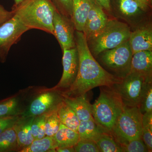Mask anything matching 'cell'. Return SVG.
<instances>
[{
  "mask_svg": "<svg viewBox=\"0 0 152 152\" xmlns=\"http://www.w3.org/2000/svg\"><path fill=\"white\" fill-rule=\"evenodd\" d=\"M75 42L79 56V67L75 80L63 96L75 97L86 95L96 87H111L122 79L106 70L93 56L83 32L75 31Z\"/></svg>",
  "mask_w": 152,
  "mask_h": 152,
  "instance_id": "obj_1",
  "label": "cell"
},
{
  "mask_svg": "<svg viewBox=\"0 0 152 152\" xmlns=\"http://www.w3.org/2000/svg\"><path fill=\"white\" fill-rule=\"evenodd\" d=\"M56 10L51 0H23L12 10L29 30H41L54 35L53 19Z\"/></svg>",
  "mask_w": 152,
  "mask_h": 152,
  "instance_id": "obj_2",
  "label": "cell"
},
{
  "mask_svg": "<svg viewBox=\"0 0 152 152\" xmlns=\"http://www.w3.org/2000/svg\"><path fill=\"white\" fill-rule=\"evenodd\" d=\"M100 87L99 96L92 105L93 118L104 132L112 134L124 105L112 86Z\"/></svg>",
  "mask_w": 152,
  "mask_h": 152,
  "instance_id": "obj_3",
  "label": "cell"
},
{
  "mask_svg": "<svg viewBox=\"0 0 152 152\" xmlns=\"http://www.w3.org/2000/svg\"><path fill=\"white\" fill-rule=\"evenodd\" d=\"M130 28L116 20H110L103 30L90 41L91 52L99 56L104 51L118 46L129 39Z\"/></svg>",
  "mask_w": 152,
  "mask_h": 152,
  "instance_id": "obj_4",
  "label": "cell"
},
{
  "mask_svg": "<svg viewBox=\"0 0 152 152\" xmlns=\"http://www.w3.org/2000/svg\"><path fill=\"white\" fill-rule=\"evenodd\" d=\"M142 115L138 107L124 106L112 134L119 143L142 138Z\"/></svg>",
  "mask_w": 152,
  "mask_h": 152,
  "instance_id": "obj_5",
  "label": "cell"
},
{
  "mask_svg": "<svg viewBox=\"0 0 152 152\" xmlns=\"http://www.w3.org/2000/svg\"><path fill=\"white\" fill-rule=\"evenodd\" d=\"M152 80L135 73L129 72L112 87L119 96L124 105L138 107L148 83Z\"/></svg>",
  "mask_w": 152,
  "mask_h": 152,
  "instance_id": "obj_6",
  "label": "cell"
},
{
  "mask_svg": "<svg viewBox=\"0 0 152 152\" xmlns=\"http://www.w3.org/2000/svg\"><path fill=\"white\" fill-rule=\"evenodd\" d=\"M99 55L103 64L113 72L116 77L122 79L129 73L133 53L129 40Z\"/></svg>",
  "mask_w": 152,
  "mask_h": 152,
  "instance_id": "obj_7",
  "label": "cell"
},
{
  "mask_svg": "<svg viewBox=\"0 0 152 152\" xmlns=\"http://www.w3.org/2000/svg\"><path fill=\"white\" fill-rule=\"evenodd\" d=\"M29 31L13 17L0 26V62H5L12 47L17 43L23 35Z\"/></svg>",
  "mask_w": 152,
  "mask_h": 152,
  "instance_id": "obj_8",
  "label": "cell"
},
{
  "mask_svg": "<svg viewBox=\"0 0 152 152\" xmlns=\"http://www.w3.org/2000/svg\"><path fill=\"white\" fill-rule=\"evenodd\" d=\"M63 72L59 82L51 90L63 92L69 89L73 84L77 75L79 56L76 47L63 49Z\"/></svg>",
  "mask_w": 152,
  "mask_h": 152,
  "instance_id": "obj_9",
  "label": "cell"
},
{
  "mask_svg": "<svg viewBox=\"0 0 152 152\" xmlns=\"http://www.w3.org/2000/svg\"><path fill=\"white\" fill-rule=\"evenodd\" d=\"M54 35L58 42L62 50L76 47L73 23L70 18L61 14L57 10L53 19Z\"/></svg>",
  "mask_w": 152,
  "mask_h": 152,
  "instance_id": "obj_10",
  "label": "cell"
},
{
  "mask_svg": "<svg viewBox=\"0 0 152 152\" xmlns=\"http://www.w3.org/2000/svg\"><path fill=\"white\" fill-rule=\"evenodd\" d=\"M63 101L60 92L51 90L41 94L30 104L28 107L20 115L23 118L36 117L58 107Z\"/></svg>",
  "mask_w": 152,
  "mask_h": 152,
  "instance_id": "obj_11",
  "label": "cell"
},
{
  "mask_svg": "<svg viewBox=\"0 0 152 152\" xmlns=\"http://www.w3.org/2000/svg\"><path fill=\"white\" fill-rule=\"evenodd\" d=\"M109 20L103 8L96 1L88 15L83 31L88 42L103 30Z\"/></svg>",
  "mask_w": 152,
  "mask_h": 152,
  "instance_id": "obj_12",
  "label": "cell"
},
{
  "mask_svg": "<svg viewBox=\"0 0 152 152\" xmlns=\"http://www.w3.org/2000/svg\"><path fill=\"white\" fill-rule=\"evenodd\" d=\"M129 42L133 55L141 51H152V30L151 26L140 27L131 32Z\"/></svg>",
  "mask_w": 152,
  "mask_h": 152,
  "instance_id": "obj_13",
  "label": "cell"
},
{
  "mask_svg": "<svg viewBox=\"0 0 152 152\" xmlns=\"http://www.w3.org/2000/svg\"><path fill=\"white\" fill-rule=\"evenodd\" d=\"M130 72L139 74L152 80V51H141L134 53Z\"/></svg>",
  "mask_w": 152,
  "mask_h": 152,
  "instance_id": "obj_14",
  "label": "cell"
},
{
  "mask_svg": "<svg viewBox=\"0 0 152 152\" xmlns=\"http://www.w3.org/2000/svg\"><path fill=\"white\" fill-rule=\"evenodd\" d=\"M95 0H72L71 20L76 31H83L87 17Z\"/></svg>",
  "mask_w": 152,
  "mask_h": 152,
  "instance_id": "obj_15",
  "label": "cell"
},
{
  "mask_svg": "<svg viewBox=\"0 0 152 152\" xmlns=\"http://www.w3.org/2000/svg\"><path fill=\"white\" fill-rule=\"evenodd\" d=\"M62 96L63 101L73 109L80 121L94 118L92 105L87 99L86 94L75 97Z\"/></svg>",
  "mask_w": 152,
  "mask_h": 152,
  "instance_id": "obj_16",
  "label": "cell"
},
{
  "mask_svg": "<svg viewBox=\"0 0 152 152\" xmlns=\"http://www.w3.org/2000/svg\"><path fill=\"white\" fill-rule=\"evenodd\" d=\"M35 117L23 118L20 120L14 126L16 133L18 151L28 146L34 140L31 131V127Z\"/></svg>",
  "mask_w": 152,
  "mask_h": 152,
  "instance_id": "obj_17",
  "label": "cell"
},
{
  "mask_svg": "<svg viewBox=\"0 0 152 152\" xmlns=\"http://www.w3.org/2000/svg\"><path fill=\"white\" fill-rule=\"evenodd\" d=\"M57 113L61 124L78 132L80 120L73 109L63 100L58 106Z\"/></svg>",
  "mask_w": 152,
  "mask_h": 152,
  "instance_id": "obj_18",
  "label": "cell"
},
{
  "mask_svg": "<svg viewBox=\"0 0 152 152\" xmlns=\"http://www.w3.org/2000/svg\"><path fill=\"white\" fill-rule=\"evenodd\" d=\"M53 137L57 148L74 147L80 140L77 132L69 129L61 123L58 130Z\"/></svg>",
  "mask_w": 152,
  "mask_h": 152,
  "instance_id": "obj_19",
  "label": "cell"
},
{
  "mask_svg": "<svg viewBox=\"0 0 152 152\" xmlns=\"http://www.w3.org/2000/svg\"><path fill=\"white\" fill-rule=\"evenodd\" d=\"M103 132L94 118L80 121L78 128L80 140H88L95 142Z\"/></svg>",
  "mask_w": 152,
  "mask_h": 152,
  "instance_id": "obj_20",
  "label": "cell"
},
{
  "mask_svg": "<svg viewBox=\"0 0 152 152\" xmlns=\"http://www.w3.org/2000/svg\"><path fill=\"white\" fill-rule=\"evenodd\" d=\"M57 145L53 137L46 136L43 138L34 140L28 146L22 149L20 152H56Z\"/></svg>",
  "mask_w": 152,
  "mask_h": 152,
  "instance_id": "obj_21",
  "label": "cell"
},
{
  "mask_svg": "<svg viewBox=\"0 0 152 152\" xmlns=\"http://www.w3.org/2000/svg\"><path fill=\"white\" fill-rule=\"evenodd\" d=\"M115 3L120 12L126 18L140 16L145 11L134 0H115Z\"/></svg>",
  "mask_w": 152,
  "mask_h": 152,
  "instance_id": "obj_22",
  "label": "cell"
},
{
  "mask_svg": "<svg viewBox=\"0 0 152 152\" xmlns=\"http://www.w3.org/2000/svg\"><path fill=\"white\" fill-rule=\"evenodd\" d=\"M18 151L16 133L14 127L0 134V152Z\"/></svg>",
  "mask_w": 152,
  "mask_h": 152,
  "instance_id": "obj_23",
  "label": "cell"
},
{
  "mask_svg": "<svg viewBox=\"0 0 152 152\" xmlns=\"http://www.w3.org/2000/svg\"><path fill=\"white\" fill-rule=\"evenodd\" d=\"M102 152H122L119 143L113 134L103 132L95 142Z\"/></svg>",
  "mask_w": 152,
  "mask_h": 152,
  "instance_id": "obj_24",
  "label": "cell"
},
{
  "mask_svg": "<svg viewBox=\"0 0 152 152\" xmlns=\"http://www.w3.org/2000/svg\"><path fill=\"white\" fill-rule=\"evenodd\" d=\"M21 113L18 98L13 97L0 102V117L17 115Z\"/></svg>",
  "mask_w": 152,
  "mask_h": 152,
  "instance_id": "obj_25",
  "label": "cell"
},
{
  "mask_svg": "<svg viewBox=\"0 0 152 152\" xmlns=\"http://www.w3.org/2000/svg\"><path fill=\"white\" fill-rule=\"evenodd\" d=\"M142 138L149 152H152V112L145 113L142 115Z\"/></svg>",
  "mask_w": 152,
  "mask_h": 152,
  "instance_id": "obj_26",
  "label": "cell"
},
{
  "mask_svg": "<svg viewBox=\"0 0 152 152\" xmlns=\"http://www.w3.org/2000/svg\"><path fill=\"white\" fill-rule=\"evenodd\" d=\"M57 109L58 107L46 113L45 121V132L46 136L53 137L59 129L61 122Z\"/></svg>",
  "mask_w": 152,
  "mask_h": 152,
  "instance_id": "obj_27",
  "label": "cell"
},
{
  "mask_svg": "<svg viewBox=\"0 0 152 152\" xmlns=\"http://www.w3.org/2000/svg\"><path fill=\"white\" fill-rule=\"evenodd\" d=\"M46 113L35 117L31 127V131L34 140L46 137L45 121Z\"/></svg>",
  "mask_w": 152,
  "mask_h": 152,
  "instance_id": "obj_28",
  "label": "cell"
},
{
  "mask_svg": "<svg viewBox=\"0 0 152 152\" xmlns=\"http://www.w3.org/2000/svg\"><path fill=\"white\" fill-rule=\"evenodd\" d=\"M122 152H149L142 138L120 143Z\"/></svg>",
  "mask_w": 152,
  "mask_h": 152,
  "instance_id": "obj_29",
  "label": "cell"
},
{
  "mask_svg": "<svg viewBox=\"0 0 152 152\" xmlns=\"http://www.w3.org/2000/svg\"><path fill=\"white\" fill-rule=\"evenodd\" d=\"M139 108L142 114L152 112V82L147 85Z\"/></svg>",
  "mask_w": 152,
  "mask_h": 152,
  "instance_id": "obj_30",
  "label": "cell"
},
{
  "mask_svg": "<svg viewBox=\"0 0 152 152\" xmlns=\"http://www.w3.org/2000/svg\"><path fill=\"white\" fill-rule=\"evenodd\" d=\"M57 10L69 18H72V0H51Z\"/></svg>",
  "mask_w": 152,
  "mask_h": 152,
  "instance_id": "obj_31",
  "label": "cell"
},
{
  "mask_svg": "<svg viewBox=\"0 0 152 152\" xmlns=\"http://www.w3.org/2000/svg\"><path fill=\"white\" fill-rule=\"evenodd\" d=\"M74 147L76 152H100L96 142L88 140H80Z\"/></svg>",
  "mask_w": 152,
  "mask_h": 152,
  "instance_id": "obj_32",
  "label": "cell"
},
{
  "mask_svg": "<svg viewBox=\"0 0 152 152\" xmlns=\"http://www.w3.org/2000/svg\"><path fill=\"white\" fill-rule=\"evenodd\" d=\"M20 118V115L0 117V134L14 127Z\"/></svg>",
  "mask_w": 152,
  "mask_h": 152,
  "instance_id": "obj_33",
  "label": "cell"
},
{
  "mask_svg": "<svg viewBox=\"0 0 152 152\" xmlns=\"http://www.w3.org/2000/svg\"><path fill=\"white\" fill-rule=\"evenodd\" d=\"M14 15V13L12 11L7 10L2 5L0 4V26L8 20Z\"/></svg>",
  "mask_w": 152,
  "mask_h": 152,
  "instance_id": "obj_34",
  "label": "cell"
},
{
  "mask_svg": "<svg viewBox=\"0 0 152 152\" xmlns=\"http://www.w3.org/2000/svg\"><path fill=\"white\" fill-rule=\"evenodd\" d=\"M106 10L110 12L111 10V0H95Z\"/></svg>",
  "mask_w": 152,
  "mask_h": 152,
  "instance_id": "obj_35",
  "label": "cell"
},
{
  "mask_svg": "<svg viewBox=\"0 0 152 152\" xmlns=\"http://www.w3.org/2000/svg\"><path fill=\"white\" fill-rule=\"evenodd\" d=\"M144 11H147L151 6V0H134Z\"/></svg>",
  "mask_w": 152,
  "mask_h": 152,
  "instance_id": "obj_36",
  "label": "cell"
},
{
  "mask_svg": "<svg viewBox=\"0 0 152 152\" xmlns=\"http://www.w3.org/2000/svg\"><path fill=\"white\" fill-rule=\"evenodd\" d=\"M56 152H75V150L74 147H61L57 148L56 149Z\"/></svg>",
  "mask_w": 152,
  "mask_h": 152,
  "instance_id": "obj_37",
  "label": "cell"
},
{
  "mask_svg": "<svg viewBox=\"0 0 152 152\" xmlns=\"http://www.w3.org/2000/svg\"><path fill=\"white\" fill-rule=\"evenodd\" d=\"M23 1V0H14V4L13 7H15V6L18 5Z\"/></svg>",
  "mask_w": 152,
  "mask_h": 152,
  "instance_id": "obj_38",
  "label": "cell"
}]
</instances>
